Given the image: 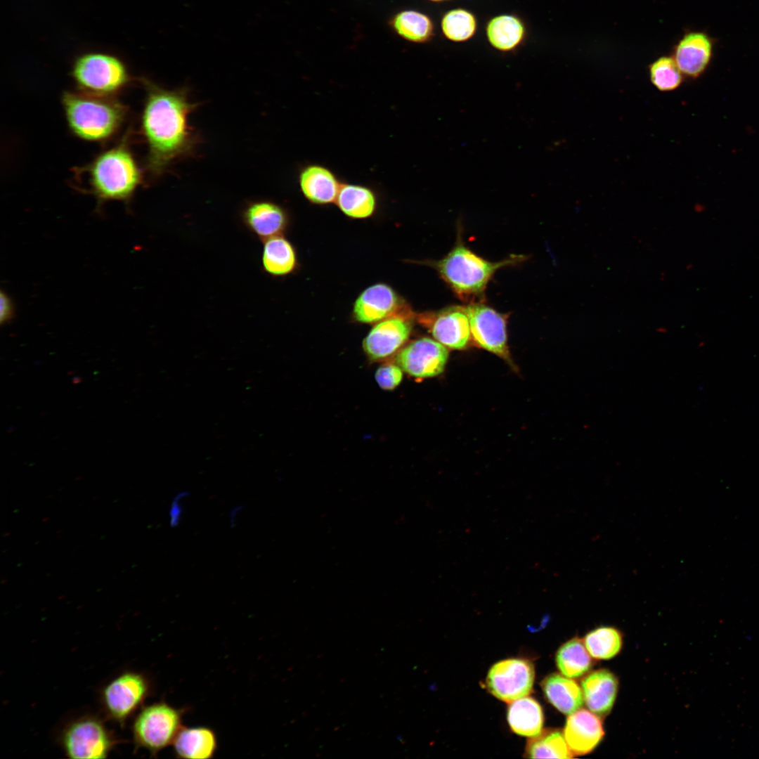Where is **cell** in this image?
<instances>
[{"instance_id": "obj_1", "label": "cell", "mask_w": 759, "mask_h": 759, "mask_svg": "<svg viewBox=\"0 0 759 759\" xmlns=\"http://www.w3.org/2000/svg\"><path fill=\"white\" fill-rule=\"evenodd\" d=\"M146 100L141 128L148 145L147 168L162 174L170 164L190 153L195 141L188 122L195 108L184 90H167L144 80Z\"/></svg>"}, {"instance_id": "obj_2", "label": "cell", "mask_w": 759, "mask_h": 759, "mask_svg": "<svg viewBox=\"0 0 759 759\" xmlns=\"http://www.w3.org/2000/svg\"><path fill=\"white\" fill-rule=\"evenodd\" d=\"M524 259L523 255H512L499 261H488L466 247L459 237L453 248L433 266L458 297L472 301L483 294L498 269Z\"/></svg>"}, {"instance_id": "obj_3", "label": "cell", "mask_w": 759, "mask_h": 759, "mask_svg": "<svg viewBox=\"0 0 759 759\" xmlns=\"http://www.w3.org/2000/svg\"><path fill=\"white\" fill-rule=\"evenodd\" d=\"M62 99L69 127L86 141H102L111 136L125 115L124 106L110 96L67 91Z\"/></svg>"}, {"instance_id": "obj_4", "label": "cell", "mask_w": 759, "mask_h": 759, "mask_svg": "<svg viewBox=\"0 0 759 759\" xmlns=\"http://www.w3.org/2000/svg\"><path fill=\"white\" fill-rule=\"evenodd\" d=\"M93 193L100 201L129 200L141 183V172L125 141L100 153L89 167Z\"/></svg>"}, {"instance_id": "obj_5", "label": "cell", "mask_w": 759, "mask_h": 759, "mask_svg": "<svg viewBox=\"0 0 759 759\" xmlns=\"http://www.w3.org/2000/svg\"><path fill=\"white\" fill-rule=\"evenodd\" d=\"M72 75L83 91L111 96L121 89L129 76L124 63L118 57L103 52H87L77 56Z\"/></svg>"}, {"instance_id": "obj_6", "label": "cell", "mask_w": 759, "mask_h": 759, "mask_svg": "<svg viewBox=\"0 0 759 759\" xmlns=\"http://www.w3.org/2000/svg\"><path fill=\"white\" fill-rule=\"evenodd\" d=\"M183 727L181 709L157 702L145 706L136 716L133 737L137 747L154 755L173 744Z\"/></svg>"}, {"instance_id": "obj_7", "label": "cell", "mask_w": 759, "mask_h": 759, "mask_svg": "<svg viewBox=\"0 0 759 759\" xmlns=\"http://www.w3.org/2000/svg\"><path fill=\"white\" fill-rule=\"evenodd\" d=\"M65 753L70 758H105L115 744L99 719L85 716L68 724L61 736Z\"/></svg>"}, {"instance_id": "obj_8", "label": "cell", "mask_w": 759, "mask_h": 759, "mask_svg": "<svg viewBox=\"0 0 759 759\" xmlns=\"http://www.w3.org/2000/svg\"><path fill=\"white\" fill-rule=\"evenodd\" d=\"M150 692V683L142 674L125 672L103 689L101 701L108 716L122 725L141 707Z\"/></svg>"}, {"instance_id": "obj_9", "label": "cell", "mask_w": 759, "mask_h": 759, "mask_svg": "<svg viewBox=\"0 0 759 759\" xmlns=\"http://www.w3.org/2000/svg\"><path fill=\"white\" fill-rule=\"evenodd\" d=\"M472 339L482 349L510 361L506 316L481 302L465 306Z\"/></svg>"}, {"instance_id": "obj_10", "label": "cell", "mask_w": 759, "mask_h": 759, "mask_svg": "<svg viewBox=\"0 0 759 759\" xmlns=\"http://www.w3.org/2000/svg\"><path fill=\"white\" fill-rule=\"evenodd\" d=\"M534 668L525 659H510L495 663L486 677L488 691L498 699L512 702L526 696L534 681Z\"/></svg>"}, {"instance_id": "obj_11", "label": "cell", "mask_w": 759, "mask_h": 759, "mask_svg": "<svg viewBox=\"0 0 759 759\" xmlns=\"http://www.w3.org/2000/svg\"><path fill=\"white\" fill-rule=\"evenodd\" d=\"M417 320L429 330L435 340L447 349H464L472 339L465 306H450L436 311L425 312L418 315Z\"/></svg>"}, {"instance_id": "obj_12", "label": "cell", "mask_w": 759, "mask_h": 759, "mask_svg": "<svg viewBox=\"0 0 759 759\" xmlns=\"http://www.w3.org/2000/svg\"><path fill=\"white\" fill-rule=\"evenodd\" d=\"M448 358L446 346L429 337L415 339L402 347L396 363L403 372L415 378H429L440 375Z\"/></svg>"}, {"instance_id": "obj_13", "label": "cell", "mask_w": 759, "mask_h": 759, "mask_svg": "<svg viewBox=\"0 0 759 759\" xmlns=\"http://www.w3.org/2000/svg\"><path fill=\"white\" fill-rule=\"evenodd\" d=\"M413 317L409 310L377 323L363 342L368 357L378 361L397 353L409 338Z\"/></svg>"}, {"instance_id": "obj_14", "label": "cell", "mask_w": 759, "mask_h": 759, "mask_svg": "<svg viewBox=\"0 0 759 759\" xmlns=\"http://www.w3.org/2000/svg\"><path fill=\"white\" fill-rule=\"evenodd\" d=\"M409 310L401 303L391 287L379 283L368 287L359 295L354 303L353 316L358 322L375 323Z\"/></svg>"}, {"instance_id": "obj_15", "label": "cell", "mask_w": 759, "mask_h": 759, "mask_svg": "<svg viewBox=\"0 0 759 759\" xmlns=\"http://www.w3.org/2000/svg\"><path fill=\"white\" fill-rule=\"evenodd\" d=\"M713 55V41L703 32L686 33L675 46L673 58L682 74L696 78L708 67Z\"/></svg>"}, {"instance_id": "obj_16", "label": "cell", "mask_w": 759, "mask_h": 759, "mask_svg": "<svg viewBox=\"0 0 759 759\" xmlns=\"http://www.w3.org/2000/svg\"><path fill=\"white\" fill-rule=\"evenodd\" d=\"M242 219L247 228L263 241L280 235L288 223L285 209L266 200L248 203L242 210Z\"/></svg>"}, {"instance_id": "obj_17", "label": "cell", "mask_w": 759, "mask_h": 759, "mask_svg": "<svg viewBox=\"0 0 759 759\" xmlns=\"http://www.w3.org/2000/svg\"><path fill=\"white\" fill-rule=\"evenodd\" d=\"M604 734L598 715L585 709L570 714L564 729V739L573 755H584L592 751Z\"/></svg>"}, {"instance_id": "obj_18", "label": "cell", "mask_w": 759, "mask_h": 759, "mask_svg": "<svg viewBox=\"0 0 759 759\" xmlns=\"http://www.w3.org/2000/svg\"><path fill=\"white\" fill-rule=\"evenodd\" d=\"M299 185L311 202L327 205L336 202L342 183L328 168L320 164L304 167L299 175Z\"/></svg>"}, {"instance_id": "obj_19", "label": "cell", "mask_w": 759, "mask_h": 759, "mask_svg": "<svg viewBox=\"0 0 759 759\" xmlns=\"http://www.w3.org/2000/svg\"><path fill=\"white\" fill-rule=\"evenodd\" d=\"M588 708L598 716L611 710L618 692V680L609 670L599 669L586 675L581 682Z\"/></svg>"}, {"instance_id": "obj_20", "label": "cell", "mask_w": 759, "mask_h": 759, "mask_svg": "<svg viewBox=\"0 0 759 759\" xmlns=\"http://www.w3.org/2000/svg\"><path fill=\"white\" fill-rule=\"evenodd\" d=\"M173 745L177 758L207 759L214 757L217 748V739L214 732L209 727H183Z\"/></svg>"}, {"instance_id": "obj_21", "label": "cell", "mask_w": 759, "mask_h": 759, "mask_svg": "<svg viewBox=\"0 0 759 759\" xmlns=\"http://www.w3.org/2000/svg\"><path fill=\"white\" fill-rule=\"evenodd\" d=\"M542 687L548 701L564 714L576 712L583 704V691L571 677L554 673L543 680Z\"/></svg>"}, {"instance_id": "obj_22", "label": "cell", "mask_w": 759, "mask_h": 759, "mask_svg": "<svg viewBox=\"0 0 759 759\" xmlns=\"http://www.w3.org/2000/svg\"><path fill=\"white\" fill-rule=\"evenodd\" d=\"M507 721L514 732L533 737L542 732L543 713L535 699L524 696L511 702L507 711Z\"/></svg>"}, {"instance_id": "obj_23", "label": "cell", "mask_w": 759, "mask_h": 759, "mask_svg": "<svg viewBox=\"0 0 759 759\" xmlns=\"http://www.w3.org/2000/svg\"><path fill=\"white\" fill-rule=\"evenodd\" d=\"M261 265L263 270L272 276H284L291 273L297 265V257L293 246L281 235L265 240Z\"/></svg>"}, {"instance_id": "obj_24", "label": "cell", "mask_w": 759, "mask_h": 759, "mask_svg": "<svg viewBox=\"0 0 759 759\" xmlns=\"http://www.w3.org/2000/svg\"><path fill=\"white\" fill-rule=\"evenodd\" d=\"M340 210L353 219L371 216L376 208V197L369 188L352 183L342 184L336 202Z\"/></svg>"}, {"instance_id": "obj_25", "label": "cell", "mask_w": 759, "mask_h": 759, "mask_svg": "<svg viewBox=\"0 0 759 759\" xmlns=\"http://www.w3.org/2000/svg\"><path fill=\"white\" fill-rule=\"evenodd\" d=\"M525 34L521 20L512 15H501L492 18L486 27L489 43L497 50L509 51L519 45Z\"/></svg>"}, {"instance_id": "obj_26", "label": "cell", "mask_w": 759, "mask_h": 759, "mask_svg": "<svg viewBox=\"0 0 759 759\" xmlns=\"http://www.w3.org/2000/svg\"><path fill=\"white\" fill-rule=\"evenodd\" d=\"M389 24L397 34L411 42H427L434 34V25L430 18L417 11L398 12L392 17Z\"/></svg>"}, {"instance_id": "obj_27", "label": "cell", "mask_w": 759, "mask_h": 759, "mask_svg": "<svg viewBox=\"0 0 759 759\" xmlns=\"http://www.w3.org/2000/svg\"><path fill=\"white\" fill-rule=\"evenodd\" d=\"M557 666L564 675L579 677L591 668L592 661L584 642L573 638L562 644L556 655Z\"/></svg>"}, {"instance_id": "obj_28", "label": "cell", "mask_w": 759, "mask_h": 759, "mask_svg": "<svg viewBox=\"0 0 759 759\" xmlns=\"http://www.w3.org/2000/svg\"><path fill=\"white\" fill-rule=\"evenodd\" d=\"M526 753L531 758H571L574 756L564 735L559 731L542 732L532 737Z\"/></svg>"}, {"instance_id": "obj_29", "label": "cell", "mask_w": 759, "mask_h": 759, "mask_svg": "<svg viewBox=\"0 0 759 759\" xmlns=\"http://www.w3.org/2000/svg\"><path fill=\"white\" fill-rule=\"evenodd\" d=\"M584 644L592 657L596 659H609L620 651L622 637L614 628L600 627L586 635Z\"/></svg>"}, {"instance_id": "obj_30", "label": "cell", "mask_w": 759, "mask_h": 759, "mask_svg": "<svg viewBox=\"0 0 759 759\" xmlns=\"http://www.w3.org/2000/svg\"><path fill=\"white\" fill-rule=\"evenodd\" d=\"M441 25L447 39L460 42L473 37L476 30V20L469 11L456 8L448 11L443 15Z\"/></svg>"}, {"instance_id": "obj_31", "label": "cell", "mask_w": 759, "mask_h": 759, "mask_svg": "<svg viewBox=\"0 0 759 759\" xmlns=\"http://www.w3.org/2000/svg\"><path fill=\"white\" fill-rule=\"evenodd\" d=\"M649 77L654 86L662 91L676 89L682 81V74L675 61L668 56H662L651 64Z\"/></svg>"}, {"instance_id": "obj_32", "label": "cell", "mask_w": 759, "mask_h": 759, "mask_svg": "<svg viewBox=\"0 0 759 759\" xmlns=\"http://www.w3.org/2000/svg\"><path fill=\"white\" fill-rule=\"evenodd\" d=\"M375 377L377 384L384 390H393L403 379V370L396 363H385L377 368Z\"/></svg>"}, {"instance_id": "obj_33", "label": "cell", "mask_w": 759, "mask_h": 759, "mask_svg": "<svg viewBox=\"0 0 759 759\" xmlns=\"http://www.w3.org/2000/svg\"><path fill=\"white\" fill-rule=\"evenodd\" d=\"M0 309L1 324L11 320L14 316L13 303L11 298L4 291H1L0 294Z\"/></svg>"}, {"instance_id": "obj_34", "label": "cell", "mask_w": 759, "mask_h": 759, "mask_svg": "<svg viewBox=\"0 0 759 759\" xmlns=\"http://www.w3.org/2000/svg\"><path fill=\"white\" fill-rule=\"evenodd\" d=\"M429 1H434V2H440V1H446V0H429Z\"/></svg>"}]
</instances>
